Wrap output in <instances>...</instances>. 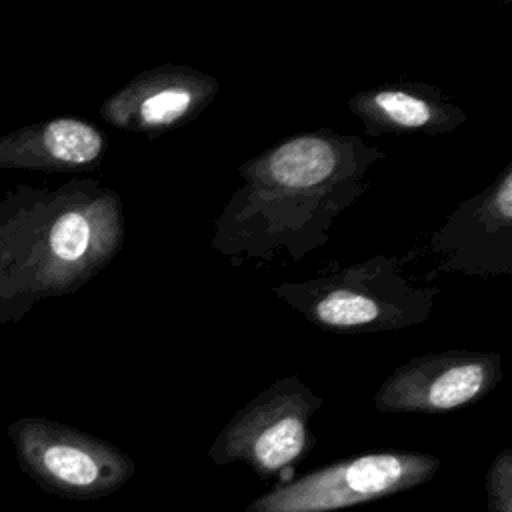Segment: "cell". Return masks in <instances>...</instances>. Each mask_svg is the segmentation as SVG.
Wrapping results in <instances>:
<instances>
[{"label":"cell","instance_id":"cell-11","mask_svg":"<svg viewBox=\"0 0 512 512\" xmlns=\"http://www.w3.org/2000/svg\"><path fill=\"white\" fill-rule=\"evenodd\" d=\"M106 136L90 122L60 116L0 136V170L84 172L102 162Z\"/></svg>","mask_w":512,"mask_h":512},{"label":"cell","instance_id":"cell-10","mask_svg":"<svg viewBox=\"0 0 512 512\" xmlns=\"http://www.w3.org/2000/svg\"><path fill=\"white\" fill-rule=\"evenodd\" d=\"M382 156L380 148L364 144L358 136L318 128L284 138L244 162L238 172L244 182L316 188L364 180L368 168Z\"/></svg>","mask_w":512,"mask_h":512},{"label":"cell","instance_id":"cell-2","mask_svg":"<svg viewBox=\"0 0 512 512\" xmlns=\"http://www.w3.org/2000/svg\"><path fill=\"white\" fill-rule=\"evenodd\" d=\"M312 324L346 334L398 330L424 322L438 288L416 278L396 256H372L348 268L274 288Z\"/></svg>","mask_w":512,"mask_h":512},{"label":"cell","instance_id":"cell-12","mask_svg":"<svg viewBox=\"0 0 512 512\" xmlns=\"http://www.w3.org/2000/svg\"><path fill=\"white\" fill-rule=\"evenodd\" d=\"M348 106L368 136L448 134L466 122V112L438 88L422 82H390L356 92Z\"/></svg>","mask_w":512,"mask_h":512},{"label":"cell","instance_id":"cell-6","mask_svg":"<svg viewBox=\"0 0 512 512\" xmlns=\"http://www.w3.org/2000/svg\"><path fill=\"white\" fill-rule=\"evenodd\" d=\"M440 466L442 460L428 452L358 454L278 482L244 512H336L412 490L434 478Z\"/></svg>","mask_w":512,"mask_h":512},{"label":"cell","instance_id":"cell-5","mask_svg":"<svg viewBox=\"0 0 512 512\" xmlns=\"http://www.w3.org/2000/svg\"><path fill=\"white\" fill-rule=\"evenodd\" d=\"M320 406L322 398L298 376L280 378L228 420L208 458L218 466L246 464L264 480L284 476L312 450L310 422Z\"/></svg>","mask_w":512,"mask_h":512},{"label":"cell","instance_id":"cell-9","mask_svg":"<svg viewBox=\"0 0 512 512\" xmlns=\"http://www.w3.org/2000/svg\"><path fill=\"white\" fill-rule=\"evenodd\" d=\"M220 82L184 64H158L110 94L100 116L114 128L158 136L180 128L216 98Z\"/></svg>","mask_w":512,"mask_h":512},{"label":"cell","instance_id":"cell-7","mask_svg":"<svg viewBox=\"0 0 512 512\" xmlns=\"http://www.w3.org/2000/svg\"><path fill=\"white\" fill-rule=\"evenodd\" d=\"M500 380L498 352H428L398 366L378 388L374 406L384 414H444L478 402Z\"/></svg>","mask_w":512,"mask_h":512},{"label":"cell","instance_id":"cell-1","mask_svg":"<svg viewBox=\"0 0 512 512\" xmlns=\"http://www.w3.org/2000/svg\"><path fill=\"white\" fill-rule=\"evenodd\" d=\"M122 242L120 196L92 178L10 188L0 198V324H16L42 300L80 290Z\"/></svg>","mask_w":512,"mask_h":512},{"label":"cell","instance_id":"cell-8","mask_svg":"<svg viewBox=\"0 0 512 512\" xmlns=\"http://www.w3.org/2000/svg\"><path fill=\"white\" fill-rule=\"evenodd\" d=\"M430 250L448 272L480 276L512 272V162L432 232Z\"/></svg>","mask_w":512,"mask_h":512},{"label":"cell","instance_id":"cell-3","mask_svg":"<svg viewBox=\"0 0 512 512\" xmlns=\"http://www.w3.org/2000/svg\"><path fill=\"white\" fill-rule=\"evenodd\" d=\"M366 188V180L316 188L244 182L216 220L212 246L226 256H266L288 248L298 260L324 244L334 218Z\"/></svg>","mask_w":512,"mask_h":512},{"label":"cell","instance_id":"cell-13","mask_svg":"<svg viewBox=\"0 0 512 512\" xmlns=\"http://www.w3.org/2000/svg\"><path fill=\"white\" fill-rule=\"evenodd\" d=\"M486 512H512V448L500 450L484 478Z\"/></svg>","mask_w":512,"mask_h":512},{"label":"cell","instance_id":"cell-4","mask_svg":"<svg viewBox=\"0 0 512 512\" xmlns=\"http://www.w3.org/2000/svg\"><path fill=\"white\" fill-rule=\"evenodd\" d=\"M6 434L20 470L40 490L60 498L110 496L136 472L134 458L116 444L44 416H20Z\"/></svg>","mask_w":512,"mask_h":512}]
</instances>
